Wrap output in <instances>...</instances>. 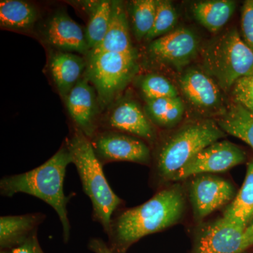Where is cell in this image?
<instances>
[{
  "label": "cell",
  "instance_id": "cell-3",
  "mask_svg": "<svg viewBox=\"0 0 253 253\" xmlns=\"http://www.w3.org/2000/svg\"><path fill=\"white\" fill-rule=\"evenodd\" d=\"M81 178L83 191L92 205V217L107 233L113 214L123 206V201L113 192L106 180L103 165L96 157L90 139L74 126L65 140Z\"/></svg>",
  "mask_w": 253,
  "mask_h": 253
},
{
  "label": "cell",
  "instance_id": "cell-29",
  "mask_svg": "<svg viewBox=\"0 0 253 253\" xmlns=\"http://www.w3.org/2000/svg\"><path fill=\"white\" fill-rule=\"evenodd\" d=\"M241 27L243 40L253 51V0H247L243 4Z\"/></svg>",
  "mask_w": 253,
  "mask_h": 253
},
{
  "label": "cell",
  "instance_id": "cell-19",
  "mask_svg": "<svg viewBox=\"0 0 253 253\" xmlns=\"http://www.w3.org/2000/svg\"><path fill=\"white\" fill-rule=\"evenodd\" d=\"M39 11L34 4L22 0L0 1V26L1 29L26 33L34 29L39 18Z\"/></svg>",
  "mask_w": 253,
  "mask_h": 253
},
{
  "label": "cell",
  "instance_id": "cell-13",
  "mask_svg": "<svg viewBox=\"0 0 253 253\" xmlns=\"http://www.w3.org/2000/svg\"><path fill=\"white\" fill-rule=\"evenodd\" d=\"M246 228L224 217L209 223L199 231L192 253H241L246 251Z\"/></svg>",
  "mask_w": 253,
  "mask_h": 253
},
{
  "label": "cell",
  "instance_id": "cell-25",
  "mask_svg": "<svg viewBox=\"0 0 253 253\" xmlns=\"http://www.w3.org/2000/svg\"><path fill=\"white\" fill-rule=\"evenodd\" d=\"M157 8V0H135L129 4L133 33L137 41L145 40L152 29Z\"/></svg>",
  "mask_w": 253,
  "mask_h": 253
},
{
  "label": "cell",
  "instance_id": "cell-21",
  "mask_svg": "<svg viewBox=\"0 0 253 253\" xmlns=\"http://www.w3.org/2000/svg\"><path fill=\"white\" fill-rule=\"evenodd\" d=\"M144 111L154 126L172 129L182 121L185 105L179 96L146 100Z\"/></svg>",
  "mask_w": 253,
  "mask_h": 253
},
{
  "label": "cell",
  "instance_id": "cell-26",
  "mask_svg": "<svg viewBox=\"0 0 253 253\" xmlns=\"http://www.w3.org/2000/svg\"><path fill=\"white\" fill-rule=\"evenodd\" d=\"M138 85L145 100L179 96L176 86L167 78L156 73L143 76L139 80Z\"/></svg>",
  "mask_w": 253,
  "mask_h": 253
},
{
  "label": "cell",
  "instance_id": "cell-9",
  "mask_svg": "<svg viewBox=\"0 0 253 253\" xmlns=\"http://www.w3.org/2000/svg\"><path fill=\"white\" fill-rule=\"evenodd\" d=\"M199 48V36L181 27L149 42L147 54L155 63L181 70L196 57Z\"/></svg>",
  "mask_w": 253,
  "mask_h": 253
},
{
  "label": "cell",
  "instance_id": "cell-20",
  "mask_svg": "<svg viewBox=\"0 0 253 253\" xmlns=\"http://www.w3.org/2000/svg\"><path fill=\"white\" fill-rule=\"evenodd\" d=\"M236 8L234 1L210 0L195 3L192 13L201 26L211 33H216L229 22Z\"/></svg>",
  "mask_w": 253,
  "mask_h": 253
},
{
  "label": "cell",
  "instance_id": "cell-14",
  "mask_svg": "<svg viewBox=\"0 0 253 253\" xmlns=\"http://www.w3.org/2000/svg\"><path fill=\"white\" fill-rule=\"evenodd\" d=\"M43 41L52 49L87 55L89 47L85 31L65 10L51 15L42 30Z\"/></svg>",
  "mask_w": 253,
  "mask_h": 253
},
{
  "label": "cell",
  "instance_id": "cell-32",
  "mask_svg": "<svg viewBox=\"0 0 253 253\" xmlns=\"http://www.w3.org/2000/svg\"><path fill=\"white\" fill-rule=\"evenodd\" d=\"M244 243L246 249L253 246V222L247 226L245 230Z\"/></svg>",
  "mask_w": 253,
  "mask_h": 253
},
{
  "label": "cell",
  "instance_id": "cell-16",
  "mask_svg": "<svg viewBox=\"0 0 253 253\" xmlns=\"http://www.w3.org/2000/svg\"><path fill=\"white\" fill-rule=\"evenodd\" d=\"M48 68L55 86L63 99L85 72L86 58L67 51L52 49L49 53Z\"/></svg>",
  "mask_w": 253,
  "mask_h": 253
},
{
  "label": "cell",
  "instance_id": "cell-24",
  "mask_svg": "<svg viewBox=\"0 0 253 253\" xmlns=\"http://www.w3.org/2000/svg\"><path fill=\"white\" fill-rule=\"evenodd\" d=\"M217 123L224 132L239 138L253 149V113L233 101Z\"/></svg>",
  "mask_w": 253,
  "mask_h": 253
},
{
  "label": "cell",
  "instance_id": "cell-27",
  "mask_svg": "<svg viewBox=\"0 0 253 253\" xmlns=\"http://www.w3.org/2000/svg\"><path fill=\"white\" fill-rule=\"evenodd\" d=\"M178 21V15L172 2L166 0H157L156 18L152 29L145 41H154L174 31Z\"/></svg>",
  "mask_w": 253,
  "mask_h": 253
},
{
  "label": "cell",
  "instance_id": "cell-15",
  "mask_svg": "<svg viewBox=\"0 0 253 253\" xmlns=\"http://www.w3.org/2000/svg\"><path fill=\"white\" fill-rule=\"evenodd\" d=\"M65 100L74 126L90 139L100 128L98 117L99 101L96 89L84 75L68 93Z\"/></svg>",
  "mask_w": 253,
  "mask_h": 253
},
{
  "label": "cell",
  "instance_id": "cell-28",
  "mask_svg": "<svg viewBox=\"0 0 253 253\" xmlns=\"http://www.w3.org/2000/svg\"><path fill=\"white\" fill-rule=\"evenodd\" d=\"M233 101L253 114V76L241 78L231 89Z\"/></svg>",
  "mask_w": 253,
  "mask_h": 253
},
{
  "label": "cell",
  "instance_id": "cell-30",
  "mask_svg": "<svg viewBox=\"0 0 253 253\" xmlns=\"http://www.w3.org/2000/svg\"><path fill=\"white\" fill-rule=\"evenodd\" d=\"M11 251V253H44L38 241V235L33 236Z\"/></svg>",
  "mask_w": 253,
  "mask_h": 253
},
{
  "label": "cell",
  "instance_id": "cell-8",
  "mask_svg": "<svg viewBox=\"0 0 253 253\" xmlns=\"http://www.w3.org/2000/svg\"><path fill=\"white\" fill-rule=\"evenodd\" d=\"M179 89L188 104L204 117L219 116L226 112L222 90L204 70H187L179 81Z\"/></svg>",
  "mask_w": 253,
  "mask_h": 253
},
{
  "label": "cell",
  "instance_id": "cell-31",
  "mask_svg": "<svg viewBox=\"0 0 253 253\" xmlns=\"http://www.w3.org/2000/svg\"><path fill=\"white\" fill-rule=\"evenodd\" d=\"M88 249L94 253H116L110 249L107 243L100 238H93L89 240Z\"/></svg>",
  "mask_w": 253,
  "mask_h": 253
},
{
  "label": "cell",
  "instance_id": "cell-2",
  "mask_svg": "<svg viewBox=\"0 0 253 253\" xmlns=\"http://www.w3.org/2000/svg\"><path fill=\"white\" fill-rule=\"evenodd\" d=\"M71 163L72 156L65 141L59 151L39 167L21 174L4 176L0 181L1 196L12 197L18 193H24L41 199L54 208L62 224L65 243L69 241L71 236L67 205L72 196L65 195L63 181L66 168Z\"/></svg>",
  "mask_w": 253,
  "mask_h": 253
},
{
  "label": "cell",
  "instance_id": "cell-23",
  "mask_svg": "<svg viewBox=\"0 0 253 253\" xmlns=\"http://www.w3.org/2000/svg\"><path fill=\"white\" fill-rule=\"evenodd\" d=\"M222 217L246 229L253 222V160L248 164L242 187Z\"/></svg>",
  "mask_w": 253,
  "mask_h": 253
},
{
  "label": "cell",
  "instance_id": "cell-6",
  "mask_svg": "<svg viewBox=\"0 0 253 253\" xmlns=\"http://www.w3.org/2000/svg\"><path fill=\"white\" fill-rule=\"evenodd\" d=\"M84 76L96 89L101 109L109 106L132 79L138 70L136 51L89 52Z\"/></svg>",
  "mask_w": 253,
  "mask_h": 253
},
{
  "label": "cell",
  "instance_id": "cell-18",
  "mask_svg": "<svg viewBox=\"0 0 253 253\" xmlns=\"http://www.w3.org/2000/svg\"><path fill=\"white\" fill-rule=\"evenodd\" d=\"M135 51L131 44L126 6L123 1H112V10L106 36L99 45L89 52L130 53Z\"/></svg>",
  "mask_w": 253,
  "mask_h": 253
},
{
  "label": "cell",
  "instance_id": "cell-33",
  "mask_svg": "<svg viewBox=\"0 0 253 253\" xmlns=\"http://www.w3.org/2000/svg\"><path fill=\"white\" fill-rule=\"evenodd\" d=\"M0 253H11V251L9 250H2Z\"/></svg>",
  "mask_w": 253,
  "mask_h": 253
},
{
  "label": "cell",
  "instance_id": "cell-4",
  "mask_svg": "<svg viewBox=\"0 0 253 253\" xmlns=\"http://www.w3.org/2000/svg\"><path fill=\"white\" fill-rule=\"evenodd\" d=\"M225 136L217 123L210 118L186 123L158 145L153 161L155 177L171 181L191 158Z\"/></svg>",
  "mask_w": 253,
  "mask_h": 253
},
{
  "label": "cell",
  "instance_id": "cell-7",
  "mask_svg": "<svg viewBox=\"0 0 253 253\" xmlns=\"http://www.w3.org/2000/svg\"><path fill=\"white\" fill-rule=\"evenodd\" d=\"M90 141L95 154L103 166L113 162H131L149 166L152 161L149 145L130 134L99 129Z\"/></svg>",
  "mask_w": 253,
  "mask_h": 253
},
{
  "label": "cell",
  "instance_id": "cell-10",
  "mask_svg": "<svg viewBox=\"0 0 253 253\" xmlns=\"http://www.w3.org/2000/svg\"><path fill=\"white\" fill-rule=\"evenodd\" d=\"M246 154L239 146L227 140L217 141L205 148L184 165L171 181H180L211 172H222L242 164Z\"/></svg>",
  "mask_w": 253,
  "mask_h": 253
},
{
  "label": "cell",
  "instance_id": "cell-22",
  "mask_svg": "<svg viewBox=\"0 0 253 253\" xmlns=\"http://www.w3.org/2000/svg\"><path fill=\"white\" fill-rule=\"evenodd\" d=\"M81 4L88 14L85 34L90 51L99 45L106 36L112 10V1H81Z\"/></svg>",
  "mask_w": 253,
  "mask_h": 253
},
{
  "label": "cell",
  "instance_id": "cell-1",
  "mask_svg": "<svg viewBox=\"0 0 253 253\" xmlns=\"http://www.w3.org/2000/svg\"><path fill=\"white\" fill-rule=\"evenodd\" d=\"M185 198L180 186L158 191L146 203L132 208H120L113 214L106 233L108 245L116 253L127 249L145 236L167 229L181 219Z\"/></svg>",
  "mask_w": 253,
  "mask_h": 253
},
{
  "label": "cell",
  "instance_id": "cell-5",
  "mask_svg": "<svg viewBox=\"0 0 253 253\" xmlns=\"http://www.w3.org/2000/svg\"><path fill=\"white\" fill-rule=\"evenodd\" d=\"M203 70L228 92L241 78L253 76V51L236 28L208 42L202 51Z\"/></svg>",
  "mask_w": 253,
  "mask_h": 253
},
{
  "label": "cell",
  "instance_id": "cell-17",
  "mask_svg": "<svg viewBox=\"0 0 253 253\" xmlns=\"http://www.w3.org/2000/svg\"><path fill=\"white\" fill-rule=\"evenodd\" d=\"M46 216L41 212L0 217V249L11 250L21 246L33 236Z\"/></svg>",
  "mask_w": 253,
  "mask_h": 253
},
{
  "label": "cell",
  "instance_id": "cell-12",
  "mask_svg": "<svg viewBox=\"0 0 253 253\" xmlns=\"http://www.w3.org/2000/svg\"><path fill=\"white\" fill-rule=\"evenodd\" d=\"M100 127L130 134L153 145L157 140L155 126L134 100L124 99L113 106Z\"/></svg>",
  "mask_w": 253,
  "mask_h": 253
},
{
  "label": "cell",
  "instance_id": "cell-11",
  "mask_svg": "<svg viewBox=\"0 0 253 253\" xmlns=\"http://www.w3.org/2000/svg\"><path fill=\"white\" fill-rule=\"evenodd\" d=\"M236 195L234 186L223 178L208 174L194 176L189 196L195 219L202 220L233 201Z\"/></svg>",
  "mask_w": 253,
  "mask_h": 253
}]
</instances>
